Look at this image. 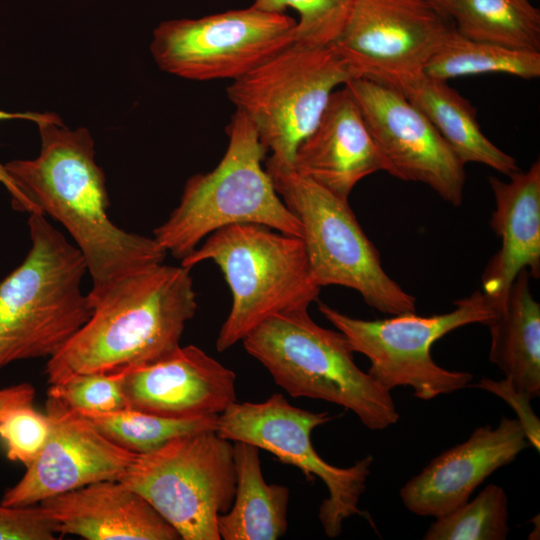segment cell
<instances>
[{
	"instance_id": "obj_1",
	"label": "cell",
	"mask_w": 540,
	"mask_h": 540,
	"mask_svg": "<svg viewBox=\"0 0 540 540\" xmlns=\"http://www.w3.org/2000/svg\"><path fill=\"white\" fill-rule=\"evenodd\" d=\"M36 124L41 137L38 156L4 166L39 210L73 238L91 277L89 301L119 280L164 263L167 252L153 237L128 232L110 220L106 178L95 161L89 130L70 129L54 113Z\"/></svg>"
},
{
	"instance_id": "obj_2",
	"label": "cell",
	"mask_w": 540,
	"mask_h": 540,
	"mask_svg": "<svg viewBox=\"0 0 540 540\" xmlns=\"http://www.w3.org/2000/svg\"><path fill=\"white\" fill-rule=\"evenodd\" d=\"M90 304L88 321L48 359L49 384L162 360L181 346L197 311L190 269L164 263L119 280Z\"/></svg>"
},
{
	"instance_id": "obj_3",
	"label": "cell",
	"mask_w": 540,
	"mask_h": 540,
	"mask_svg": "<svg viewBox=\"0 0 540 540\" xmlns=\"http://www.w3.org/2000/svg\"><path fill=\"white\" fill-rule=\"evenodd\" d=\"M45 216L29 214L31 248L0 281V370L16 361L51 358L92 314L81 290L85 260Z\"/></svg>"
},
{
	"instance_id": "obj_4",
	"label": "cell",
	"mask_w": 540,
	"mask_h": 540,
	"mask_svg": "<svg viewBox=\"0 0 540 540\" xmlns=\"http://www.w3.org/2000/svg\"><path fill=\"white\" fill-rule=\"evenodd\" d=\"M242 342L292 397L342 406L371 430L386 429L399 420L391 391L362 371L347 338L315 323L308 308L269 317Z\"/></svg>"
},
{
	"instance_id": "obj_5",
	"label": "cell",
	"mask_w": 540,
	"mask_h": 540,
	"mask_svg": "<svg viewBox=\"0 0 540 540\" xmlns=\"http://www.w3.org/2000/svg\"><path fill=\"white\" fill-rule=\"evenodd\" d=\"M228 146L210 172L191 176L179 204L153 231L167 254L183 259L212 232L237 223L262 224L301 237L302 225L277 193L262 161L267 149L237 111L227 127Z\"/></svg>"
},
{
	"instance_id": "obj_6",
	"label": "cell",
	"mask_w": 540,
	"mask_h": 540,
	"mask_svg": "<svg viewBox=\"0 0 540 540\" xmlns=\"http://www.w3.org/2000/svg\"><path fill=\"white\" fill-rule=\"evenodd\" d=\"M214 262L232 294L230 312L216 340L218 352L242 341L269 317L316 301L304 241L257 223L222 227L181 260L191 269Z\"/></svg>"
},
{
	"instance_id": "obj_7",
	"label": "cell",
	"mask_w": 540,
	"mask_h": 540,
	"mask_svg": "<svg viewBox=\"0 0 540 540\" xmlns=\"http://www.w3.org/2000/svg\"><path fill=\"white\" fill-rule=\"evenodd\" d=\"M359 77L358 67L335 43L294 42L233 80L226 92L271 152L266 163L293 168L299 144L319 122L335 88Z\"/></svg>"
},
{
	"instance_id": "obj_8",
	"label": "cell",
	"mask_w": 540,
	"mask_h": 540,
	"mask_svg": "<svg viewBox=\"0 0 540 540\" xmlns=\"http://www.w3.org/2000/svg\"><path fill=\"white\" fill-rule=\"evenodd\" d=\"M265 169L302 225L310 273L317 286L353 289L367 305L385 314L415 312V297L385 272L378 250L348 200L300 176L293 168L266 163Z\"/></svg>"
},
{
	"instance_id": "obj_9",
	"label": "cell",
	"mask_w": 540,
	"mask_h": 540,
	"mask_svg": "<svg viewBox=\"0 0 540 540\" xmlns=\"http://www.w3.org/2000/svg\"><path fill=\"white\" fill-rule=\"evenodd\" d=\"M450 312L419 316L415 312L364 320L319 302L320 313L349 341L354 352L370 361L368 373L388 390L410 387L414 396L431 400L469 386L473 375L439 366L432 345L449 332L474 323L487 325L496 315L494 302L482 290L454 302Z\"/></svg>"
},
{
	"instance_id": "obj_10",
	"label": "cell",
	"mask_w": 540,
	"mask_h": 540,
	"mask_svg": "<svg viewBox=\"0 0 540 540\" xmlns=\"http://www.w3.org/2000/svg\"><path fill=\"white\" fill-rule=\"evenodd\" d=\"M142 495L183 540H220L218 517L234 500L233 445L216 431L176 437L137 455L117 479Z\"/></svg>"
},
{
	"instance_id": "obj_11",
	"label": "cell",
	"mask_w": 540,
	"mask_h": 540,
	"mask_svg": "<svg viewBox=\"0 0 540 540\" xmlns=\"http://www.w3.org/2000/svg\"><path fill=\"white\" fill-rule=\"evenodd\" d=\"M333 417L291 405L280 393L263 402H233L217 418L216 433L229 441H242L272 453L282 463L299 468L307 480L320 478L328 496L318 517L325 534L336 538L347 518L365 514L359 502L373 462L365 456L345 468L326 462L312 445V431Z\"/></svg>"
},
{
	"instance_id": "obj_12",
	"label": "cell",
	"mask_w": 540,
	"mask_h": 540,
	"mask_svg": "<svg viewBox=\"0 0 540 540\" xmlns=\"http://www.w3.org/2000/svg\"><path fill=\"white\" fill-rule=\"evenodd\" d=\"M296 20L250 6L196 19H171L153 31L158 67L193 81L236 80L295 42Z\"/></svg>"
},
{
	"instance_id": "obj_13",
	"label": "cell",
	"mask_w": 540,
	"mask_h": 540,
	"mask_svg": "<svg viewBox=\"0 0 540 540\" xmlns=\"http://www.w3.org/2000/svg\"><path fill=\"white\" fill-rule=\"evenodd\" d=\"M345 86L385 159L387 173L425 184L446 202L460 206L465 164L427 117L391 85L359 77Z\"/></svg>"
},
{
	"instance_id": "obj_14",
	"label": "cell",
	"mask_w": 540,
	"mask_h": 540,
	"mask_svg": "<svg viewBox=\"0 0 540 540\" xmlns=\"http://www.w3.org/2000/svg\"><path fill=\"white\" fill-rule=\"evenodd\" d=\"M451 28L422 0H352L334 43L362 77L388 84L422 73Z\"/></svg>"
},
{
	"instance_id": "obj_15",
	"label": "cell",
	"mask_w": 540,
	"mask_h": 540,
	"mask_svg": "<svg viewBox=\"0 0 540 540\" xmlns=\"http://www.w3.org/2000/svg\"><path fill=\"white\" fill-rule=\"evenodd\" d=\"M46 414L51 422L48 440L22 478L4 492L0 502L5 506H34L88 484L117 480L137 456L50 400Z\"/></svg>"
},
{
	"instance_id": "obj_16",
	"label": "cell",
	"mask_w": 540,
	"mask_h": 540,
	"mask_svg": "<svg viewBox=\"0 0 540 540\" xmlns=\"http://www.w3.org/2000/svg\"><path fill=\"white\" fill-rule=\"evenodd\" d=\"M236 374L195 345L126 371L128 408L170 419L221 414L236 401Z\"/></svg>"
},
{
	"instance_id": "obj_17",
	"label": "cell",
	"mask_w": 540,
	"mask_h": 540,
	"mask_svg": "<svg viewBox=\"0 0 540 540\" xmlns=\"http://www.w3.org/2000/svg\"><path fill=\"white\" fill-rule=\"evenodd\" d=\"M529 445L516 418L476 428L463 443L445 450L400 489L404 506L419 516L438 517L469 500L497 469Z\"/></svg>"
},
{
	"instance_id": "obj_18",
	"label": "cell",
	"mask_w": 540,
	"mask_h": 540,
	"mask_svg": "<svg viewBox=\"0 0 540 540\" xmlns=\"http://www.w3.org/2000/svg\"><path fill=\"white\" fill-rule=\"evenodd\" d=\"M293 169L348 200L355 185L387 164L348 88L335 90L315 128L299 144Z\"/></svg>"
},
{
	"instance_id": "obj_19",
	"label": "cell",
	"mask_w": 540,
	"mask_h": 540,
	"mask_svg": "<svg viewBox=\"0 0 540 540\" xmlns=\"http://www.w3.org/2000/svg\"><path fill=\"white\" fill-rule=\"evenodd\" d=\"M59 535L86 540H178L176 529L139 493L119 480H103L38 504Z\"/></svg>"
},
{
	"instance_id": "obj_20",
	"label": "cell",
	"mask_w": 540,
	"mask_h": 540,
	"mask_svg": "<svg viewBox=\"0 0 540 540\" xmlns=\"http://www.w3.org/2000/svg\"><path fill=\"white\" fill-rule=\"evenodd\" d=\"M508 177H489L495 201L490 226L501 245L482 274L481 290L494 303L507 296L522 270L540 276V161Z\"/></svg>"
},
{
	"instance_id": "obj_21",
	"label": "cell",
	"mask_w": 540,
	"mask_h": 540,
	"mask_svg": "<svg viewBox=\"0 0 540 540\" xmlns=\"http://www.w3.org/2000/svg\"><path fill=\"white\" fill-rule=\"evenodd\" d=\"M388 85L398 89L427 117L465 165L480 163L507 176L519 170L516 160L484 135L475 108L447 81L419 73Z\"/></svg>"
},
{
	"instance_id": "obj_22",
	"label": "cell",
	"mask_w": 540,
	"mask_h": 540,
	"mask_svg": "<svg viewBox=\"0 0 540 540\" xmlns=\"http://www.w3.org/2000/svg\"><path fill=\"white\" fill-rule=\"evenodd\" d=\"M530 274L522 270L507 296L494 303L495 317L489 360L518 391L531 399L540 395V304L530 289Z\"/></svg>"
},
{
	"instance_id": "obj_23",
	"label": "cell",
	"mask_w": 540,
	"mask_h": 540,
	"mask_svg": "<svg viewBox=\"0 0 540 540\" xmlns=\"http://www.w3.org/2000/svg\"><path fill=\"white\" fill-rule=\"evenodd\" d=\"M259 451L246 442L233 444L235 495L230 509L218 517L221 539L276 540L287 531L289 489L266 483Z\"/></svg>"
},
{
	"instance_id": "obj_24",
	"label": "cell",
	"mask_w": 540,
	"mask_h": 540,
	"mask_svg": "<svg viewBox=\"0 0 540 540\" xmlns=\"http://www.w3.org/2000/svg\"><path fill=\"white\" fill-rule=\"evenodd\" d=\"M449 20L464 37L540 52V12L530 0H455Z\"/></svg>"
},
{
	"instance_id": "obj_25",
	"label": "cell",
	"mask_w": 540,
	"mask_h": 540,
	"mask_svg": "<svg viewBox=\"0 0 540 540\" xmlns=\"http://www.w3.org/2000/svg\"><path fill=\"white\" fill-rule=\"evenodd\" d=\"M422 73L443 81L487 73L535 79L540 76V52L473 40L452 27L426 62Z\"/></svg>"
},
{
	"instance_id": "obj_26",
	"label": "cell",
	"mask_w": 540,
	"mask_h": 540,
	"mask_svg": "<svg viewBox=\"0 0 540 540\" xmlns=\"http://www.w3.org/2000/svg\"><path fill=\"white\" fill-rule=\"evenodd\" d=\"M119 447L134 454L157 450L170 440L197 432L216 431L218 415L170 419L132 408L113 412L71 411Z\"/></svg>"
},
{
	"instance_id": "obj_27",
	"label": "cell",
	"mask_w": 540,
	"mask_h": 540,
	"mask_svg": "<svg viewBox=\"0 0 540 540\" xmlns=\"http://www.w3.org/2000/svg\"><path fill=\"white\" fill-rule=\"evenodd\" d=\"M509 533L508 500L504 489L486 486L472 501L436 517L425 540H504Z\"/></svg>"
},
{
	"instance_id": "obj_28",
	"label": "cell",
	"mask_w": 540,
	"mask_h": 540,
	"mask_svg": "<svg viewBox=\"0 0 540 540\" xmlns=\"http://www.w3.org/2000/svg\"><path fill=\"white\" fill-rule=\"evenodd\" d=\"M351 5L352 0H254L251 6L271 13L293 9L298 14L295 42L324 46L339 37Z\"/></svg>"
},
{
	"instance_id": "obj_29",
	"label": "cell",
	"mask_w": 540,
	"mask_h": 540,
	"mask_svg": "<svg viewBox=\"0 0 540 540\" xmlns=\"http://www.w3.org/2000/svg\"><path fill=\"white\" fill-rule=\"evenodd\" d=\"M126 371L76 374L50 384L48 400L68 411L113 412L128 408L123 391Z\"/></svg>"
},
{
	"instance_id": "obj_30",
	"label": "cell",
	"mask_w": 540,
	"mask_h": 540,
	"mask_svg": "<svg viewBox=\"0 0 540 540\" xmlns=\"http://www.w3.org/2000/svg\"><path fill=\"white\" fill-rule=\"evenodd\" d=\"M51 430L50 418L24 404L4 412L0 419V438L9 460L30 465L45 446Z\"/></svg>"
},
{
	"instance_id": "obj_31",
	"label": "cell",
	"mask_w": 540,
	"mask_h": 540,
	"mask_svg": "<svg viewBox=\"0 0 540 540\" xmlns=\"http://www.w3.org/2000/svg\"><path fill=\"white\" fill-rule=\"evenodd\" d=\"M57 525L37 506L8 507L0 502V540H54Z\"/></svg>"
},
{
	"instance_id": "obj_32",
	"label": "cell",
	"mask_w": 540,
	"mask_h": 540,
	"mask_svg": "<svg viewBox=\"0 0 540 540\" xmlns=\"http://www.w3.org/2000/svg\"><path fill=\"white\" fill-rule=\"evenodd\" d=\"M473 387L488 391L503 399L515 412L528 443L540 450V421L531 407V398L515 389L507 380H493L483 377Z\"/></svg>"
},
{
	"instance_id": "obj_33",
	"label": "cell",
	"mask_w": 540,
	"mask_h": 540,
	"mask_svg": "<svg viewBox=\"0 0 540 540\" xmlns=\"http://www.w3.org/2000/svg\"><path fill=\"white\" fill-rule=\"evenodd\" d=\"M35 389L29 383H21L0 389V419L8 409L24 404H32Z\"/></svg>"
},
{
	"instance_id": "obj_34",
	"label": "cell",
	"mask_w": 540,
	"mask_h": 540,
	"mask_svg": "<svg viewBox=\"0 0 540 540\" xmlns=\"http://www.w3.org/2000/svg\"><path fill=\"white\" fill-rule=\"evenodd\" d=\"M0 183L4 185L11 197L14 209L25 213H41L39 208L20 190L14 180L10 177L5 166L0 163Z\"/></svg>"
},
{
	"instance_id": "obj_35",
	"label": "cell",
	"mask_w": 540,
	"mask_h": 540,
	"mask_svg": "<svg viewBox=\"0 0 540 540\" xmlns=\"http://www.w3.org/2000/svg\"><path fill=\"white\" fill-rule=\"evenodd\" d=\"M51 113H35V112H7L0 109V121L9 119H23L38 123L47 119Z\"/></svg>"
},
{
	"instance_id": "obj_36",
	"label": "cell",
	"mask_w": 540,
	"mask_h": 540,
	"mask_svg": "<svg viewBox=\"0 0 540 540\" xmlns=\"http://www.w3.org/2000/svg\"><path fill=\"white\" fill-rule=\"evenodd\" d=\"M449 20V12L455 0H422Z\"/></svg>"
}]
</instances>
